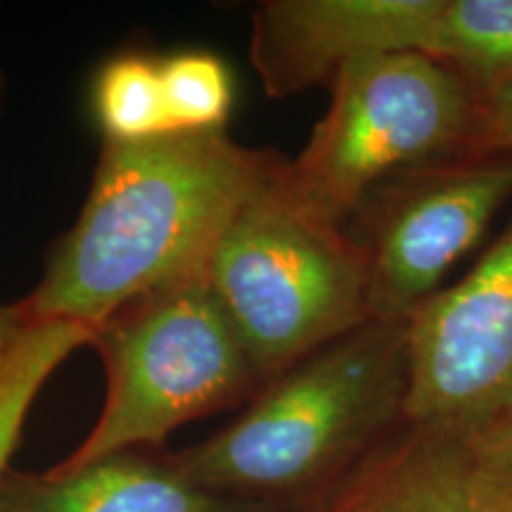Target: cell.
<instances>
[{
    "label": "cell",
    "mask_w": 512,
    "mask_h": 512,
    "mask_svg": "<svg viewBox=\"0 0 512 512\" xmlns=\"http://www.w3.org/2000/svg\"><path fill=\"white\" fill-rule=\"evenodd\" d=\"M0 98H3V74H0Z\"/></svg>",
    "instance_id": "cell-18"
},
{
    "label": "cell",
    "mask_w": 512,
    "mask_h": 512,
    "mask_svg": "<svg viewBox=\"0 0 512 512\" xmlns=\"http://www.w3.org/2000/svg\"><path fill=\"white\" fill-rule=\"evenodd\" d=\"M107 392L93 430L62 463L159 448L185 422L261 389L238 332L204 275L157 290L95 328Z\"/></svg>",
    "instance_id": "cell-5"
},
{
    "label": "cell",
    "mask_w": 512,
    "mask_h": 512,
    "mask_svg": "<svg viewBox=\"0 0 512 512\" xmlns=\"http://www.w3.org/2000/svg\"><path fill=\"white\" fill-rule=\"evenodd\" d=\"M425 55L479 93L512 76V0H441Z\"/></svg>",
    "instance_id": "cell-11"
},
{
    "label": "cell",
    "mask_w": 512,
    "mask_h": 512,
    "mask_svg": "<svg viewBox=\"0 0 512 512\" xmlns=\"http://www.w3.org/2000/svg\"><path fill=\"white\" fill-rule=\"evenodd\" d=\"M0 512H287L204 489L159 448H126L46 472L8 470Z\"/></svg>",
    "instance_id": "cell-9"
},
{
    "label": "cell",
    "mask_w": 512,
    "mask_h": 512,
    "mask_svg": "<svg viewBox=\"0 0 512 512\" xmlns=\"http://www.w3.org/2000/svg\"><path fill=\"white\" fill-rule=\"evenodd\" d=\"M482 93L425 53L361 60L330 83V105L287 174L323 219L347 228L373 192L406 171L479 155Z\"/></svg>",
    "instance_id": "cell-4"
},
{
    "label": "cell",
    "mask_w": 512,
    "mask_h": 512,
    "mask_svg": "<svg viewBox=\"0 0 512 512\" xmlns=\"http://www.w3.org/2000/svg\"><path fill=\"white\" fill-rule=\"evenodd\" d=\"M408 325L368 320L306 356L202 444L169 453L216 494L311 512L403 425Z\"/></svg>",
    "instance_id": "cell-2"
},
{
    "label": "cell",
    "mask_w": 512,
    "mask_h": 512,
    "mask_svg": "<svg viewBox=\"0 0 512 512\" xmlns=\"http://www.w3.org/2000/svg\"><path fill=\"white\" fill-rule=\"evenodd\" d=\"M311 512H501L467 434L403 425Z\"/></svg>",
    "instance_id": "cell-10"
},
{
    "label": "cell",
    "mask_w": 512,
    "mask_h": 512,
    "mask_svg": "<svg viewBox=\"0 0 512 512\" xmlns=\"http://www.w3.org/2000/svg\"><path fill=\"white\" fill-rule=\"evenodd\" d=\"M403 422L470 434L512 411V221L408 323Z\"/></svg>",
    "instance_id": "cell-7"
},
{
    "label": "cell",
    "mask_w": 512,
    "mask_h": 512,
    "mask_svg": "<svg viewBox=\"0 0 512 512\" xmlns=\"http://www.w3.org/2000/svg\"><path fill=\"white\" fill-rule=\"evenodd\" d=\"M31 323L24 304H0V373L8 366L12 351H15L19 337Z\"/></svg>",
    "instance_id": "cell-17"
},
{
    "label": "cell",
    "mask_w": 512,
    "mask_h": 512,
    "mask_svg": "<svg viewBox=\"0 0 512 512\" xmlns=\"http://www.w3.org/2000/svg\"><path fill=\"white\" fill-rule=\"evenodd\" d=\"M441 0H266L252 12L249 60L268 98L330 88L368 57L425 53Z\"/></svg>",
    "instance_id": "cell-8"
},
{
    "label": "cell",
    "mask_w": 512,
    "mask_h": 512,
    "mask_svg": "<svg viewBox=\"0 0 512 512\" xmlns=\"http://www.w3.org/2000/svg\"><path fill=\"white\" fill-rule=\"evenodd\" d=\"M93 112L110 143H143L171 136L159 62L145 55L114 57L93 86Z\"/></svg>",
    "instance_id": "cell-13"
},
{
    "label": "cell",
    "mask_w": 512,
    "mask_h": 512,
    "mask_svg": "<svg viewBox=\"0 0 512 512\" xmlns=\"http://www.w3.org/2000/svg\"><path fill=\"white\" fill-rule=\"evenodd\" d=\"M223 131L102 145L79 219L22 299L29 320L95 330L147 294L204 275L223 230L278 166Z\"/></svg>",
    "instance_id": "cell-1"
},
{
    "label": "cell",
    "mask_w": 512,
    "mask_h": 512,
    "mask_svg": "<svg viewBox=\"0 0 512 512\" xmlns=\"http://www.w3.org/2000/svg\"><path fill=\"white\" fill-rule=\"evenodd\" d=\"M512 200V155H470L380 185L351 221L370 320L408 325Z\"/></svg>",
    "instance_id": "cell-6"
},
{
    "label": "cell",
    "mask_w": 512,
    "mask_h": 512,
    "mask_svg": "<svg viewBox=\"0 0 512 512\" xmlns=\"http://www.w3.org/2000/svg\"><path fill=\"white\" fill-rule=\"evenodd\" d=\"M204 278L261 387L370 320L361 245L297 195L285 159L235 211Z\"/></svg>",
    "instance_id": "cell-3"
},
{
    "label": "cell",
    "mask_w": 512,
    "mask_h": 512,
    "mask_svg": "<svg viewBox=\"0 0 512 512\" xmlns=\"http://www.w3.org/2000/svg\"><path fill=\"white\" fill-rule=\"evenodd\" d=\"M479 155H512V76L482 95Z\"/></svg>",
    "instance_id": "cell-16"
},
{
    "label": "cell",
    "mask_w": 512,
    "mask_h": 512,
    "mask_svg": "<svg viewBox=\"0 0 512 512\" xmlns=\"http://www.w3.org/2000/svg\"><path fill=\"white\" fill-rule=\"evenodd\" d=\"M164 105L174 133L223 131L233 110V79L219 57L185 50L159 62Z\"/></svg>",
    "instance_id": "cell-14"
},
{
    "label": "cell",
    "mask_w": 512,
    "mask_h": 512,
    "mask_svg": "<svg viewBox=\"0 0 512 512\" xmlns=\"http://www.w3.org/2000/svg\"><path fill=\"white\" fill-rule=\"evenodd\" d=\"M95 330L74 320H31L0 373V479L22 437L31 403L76 349L93 344Z\"/></svg>",
    "instance_id": "cell-12"
},
{
    "label": "cell",
    "mask_w": 512,
    "mask_h": 512,
    "mask_svg": "<svg viewBox=\"0 0 512 512\" xmlns=\"http://www.w3.org/2000/svg\"><path fill=\"white\" fill-rule=\"evenodd\" d=\"M472 460L501 512H512V411L467 434Z\"/></svg>",
    "instance_id": "cell-15"
}]
</instances>
